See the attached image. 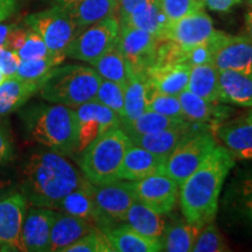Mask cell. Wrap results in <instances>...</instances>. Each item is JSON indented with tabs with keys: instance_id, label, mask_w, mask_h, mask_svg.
Segmentation results:
<instances>
[{
	"instance_id": "16",
	"label": "cell",
	"mask_w": 252,
	"mask_h": 252,
	"mask_svg": "<svg viewBox=\"0 0 252 252\" xmlns=\"http://www.w3.org/2000/svg\"><path fill=\"white\" fill-rule=\"evenodd\" d=\"M56 210L32 206L26 210L23 224V242L26 251L49 252L50 231Z\"/></svg>"
},
{
	"instance_id": "14",
	"label": "cell",
	"mask_w": 252,
	"mask_h": 252,
	"mask_svg": "<svg viewBox=\"0 0 252 252\" xmlns=\"http://www.w3.org/2000/svg\"><path fill=\"white\" fill-rule=\"evenodd\" d=\"M212 18L206 12L197 11L167 25L161 39L188 49L209 42L215 35Z\"/></svg>"
},
{
	"instance_id": "3",
	"label": "cell",
	"mask_w": 252,
	"mask_h": 252,
	"mask_svg": "<svg viewBox=\"0 0 252 252\" xmlns=\"http://www.w3.org/2000/svg\"><path fill=\"white\" fill-rule=\"evenodd\" d=\"M27 135L47 150L63 156L76 154L77 134L75 110L54 104L33 105L21 113Z\"/></svg>"
},
{
	"instance_id": "12",
	"label": "cell",
	"mask_w": 252,
	"mask_h": 252,
	"mask_svg": "<svg viewBox=\"0 0 252 252\" xmlns=\"http://www.w3.org/2000/svg\"><path fill=\"white\" fill-rule=\"evenodd\" d=\"M212 46L213 64L219 70H234L252 77V41L247 35L216 31Z\"/></svg>"
},
{
	"instance_id": "44",
	"label": "cell",
	"mask_w": 252,
	"mask_h": 252,
	"mask_svg": "<svg viewBox=\"0 0 252 252\" xmlns=\"http://www.w3.org/2000/svg\"><path fill=\"white\" fill-rule=\"evenodd\" d=\"M20 62L21 59L17 52L5 46L0 47V71L5 75L6 78L15 76Z\"/></svg>"
},
{
	"instance_id": "54",
	"label": "cell",
	"mask_w": 252,
	"mask_h": 252,
	"mask_svg": "<svg viewBox=\"0 0 252 252\" xmlns=\"http://www.w3.org/2000/svg\"><path fill=\"white\" fill-rule=\"evenodd\" d=\"M245 118L248 119V121H250V122H252V108L250 109V111L248 112V115L245 116Z\"/></svg>"
},
{
	"instance_id": "47",
	"label": "cell",
	"mask_w": 252,
	"mask_h": 252,
	"mask_svg": "<svg viewBox=\"0 0 252 252\" xmlns=\"http://www.w3.org/2000/svg\"><path fill=\"white\" fill-rule=\"evenodd\" d=\"M204 6L212 11L225 13L231 11L236 5H238L242 0H203Z\"/></svg>"
},
{
	"instance_id": "46",
	"label": "cell",
	"mask_w": 252,
	"mask_h": 252,
	"mask_svg": "<svg viewBox=\"0 0 252 252\" xmlns=\"http://www.w3.org/2000/svg\"><path fill=\"white\" fill-rule=\"evenodd\" d=\"M28 31L30 28H23V27H19L17 25H14L13 30L11 31L9 35L7 37V41H6V45L5 47L7 48L14 50V52H18L19 49L21 48V46L24 45L25 39H26Z\"/></svg>"
},
{
	"instance_id": "45",
	"label": "cell",
	"mask_w": 252,
	"mask_h": 252,
	"mask_svg": "<svg viewBox=\"0 0 252 252\" xmlns=\"http://www.w3.org/2000/svg\"><path fill=\"white\" fill-rule=\"evenodd\" d=\"M14 158V146L11 135L5 127H0V165L9 162Z\"/></svg>"
},
{
	"instance_id": "9",
	"label": "cell",
	"mask_w": 252,
	"mask_h": 252,
	"mask_svg": "<svg viewBox=\"0 0 252 252\" xmlns=\"http://www.w3.org/2000/svg\"><path fill=\"white\" fill-rule=\"evenodd\" d=\"M94 198L99 214L100 230L125 222L126 214L137 200L133 181L118 180L94 185Z\"/></svg>"
},
{
	"instance_id": "15",
	"label": "cell",
	"mask_w": 252,
	"mask_h": 252,
	"mask_svg": "<svg viewBox=\"0 0 252 252\" xmlns=\"http://www.w3.org/2000/svg\"><path fill=\"white\" fill-rule=\"evenodd\" d=\"M27 204L23 193L17 191L0 201V251H26L23 224Z\"/></svg>"
},
{
	"instance_id": "25",
	"label": "cell",
	"mask_w": 252,
	"mask_h": 252,
	"mask_svg": "<svg viewBox=\"0 0 252 252\" xmlns=\"http://www.w3.org/2000/svg\"><path fill=\"white\" fill-rule=\"evenodd\" d=\"M41 82L24 81L18 77H8L0 84V117L17 111L36 93Z\"/></svg>"
},
{
	"instance_id": "33",
	"label": "cell",
	"mask_w": 252,
	"mask_h": 252,
	"mask_svg": "<svg viewBox=\"0 0 252 252\" xmlns=\"http://www.w3.org/2000/svg\"><path fill=\"white\" fill-rule=\"evenodd\" d=\"M91 64L94 70L98 72L100 78L116 82L125 88L131 70L127 61L118 49L117 45Z\"/></svg>"
},
{
	"instance_id": "1",
	"label": "cell",
	"mask_w": 252,
	"mask_h": 252,
	"mask_svg": "<svg viewBox=\"0 0 252 252\" xmlns=\"http://www.w3.org/2000/svg\"><path fill=\"white\" fill-rule=\"evenodd\" d=\"M83 179L63 154L50 150L36 151L25 161L21 173L20 193L34 207L56 210L64 196Z\"/></svg>"
},
{
	"instance_id": "36",
	"label": "cell",
	"mask_w": 252,
	"mask_h": 252,
	"mask_svg": "<svg viewBox=\"0 0 252 252\" xmlns=\"http://www.w3.org/2000/svg\"><path fill=\"white\" fill-rule=\"evenodd\" d=\"M64 59L65 55L54 54L42 59L21 60L14 77H18L24 81L41 82L53 68L61 64Z\"/></svg>"
},
{
	"instance_id": "29",
	"label": "cell",
	"mask_w": 252,
	"mask_h": 252,
	"mask_svg": "<svg viewBox=\"0 0 252 252\" xmlns=\"http://www.w3.org/2000/svg\"><path fill=\"white\" fill-rule=\"evenodd\" d=\"M187 89L210 103L220 102V70L213 63L194 65Z\"/></svg>"
},
{
	"instance_id": "24",
	"label": "cell",
	"mask_w": 252,
	"mask_h": 252,
	"mask_svg": "<svg viewBox=\"0 0 252 252\" xmlns=\"http://www.w3.org/2000/svg\"><path fill=\"white\" fill-rule=\"evenodd\" d=\"M193 130L191 124L181 126V127L168 128L154 133L130 135V140L133 145L143 147L158 156L167 158L171 154L175 147L180 144V141Z\"/></svg>"
},
{
	"instance_id": "28",
	"label": "cell",
	"mask_w": 252,
	"mask_h": 252,
	"mask_svg": "<svg viewBox=\"0 0 252 252\" xmlns=\"http://www.w3.org/2000/svg\"><path fill=\"white\" fill-rule=\"evenodd\" d=\"M202 226L189 223L187 220H178L166 225L160 238L161 251L188 252L193 250L194 243Z\"/></svg>"
},
{
	"instance_id": "41",
	"label": "cell",
	"mask_w": 252,
	"mask_h": 252,
	"mask_svg": "<svg viewBox=\"0 0 252 252\" xmlns=\"http://www.w3.org/2000/svg\"><path fill=\"white\" fill-rule=\"evenodd\" d=\"M160 7L169 23L179 20L197 11H203V0H160Z\"/></svg>"
},
{
	"instance_id": "34",
	"label": "cell",
	"mask_w": 252,
	"mask_h": 252,
	"mask_svg": "<svg viewBox=\"0 0 252 252\" xmlns=\"http://www.w3.org/2000/svg\"><path fill=\"white\" fill-rule=\"evenodd\" d=\"M182 111L186 121L191 124H207V123H217L219 109L208 100L201 98L191 91L186 89L179 94Z\"/></svg>"
},
{
	"instance_id": "30",
	"label": "cell",
	"mask_w": 252,
	"mask_h": 252,
	"mask_svg": "<svg viewBox=\"0 0 252 252\" xmlns=\"http://www.w3.org/2000/svg\"><path fill=\"white\" fill-rule=\"evenodd\" d=\"M121 23L140 28L161 39L163 31L169 21L167 20L159 2L156 0H150L147 4L135 9L133 13L121 17Z\"/></svg>"
},
{
	"instance_id": "55",
	"label": "cell",
	"mask_w": 252,
	"mask_h": 252,
	"mask_svg": "<svg viewBox=\"0 0 252 252\" xmlns=\"http://www.w3.org/2000/svg\"><path fill=\"white\" fill-rule=\"evenodd\" d=\"M6 80V76H5V75L4 74H2V72L1 71H0V84H1L2 83V82H4Z\"/></svg>"
},
{
	"instance_id": "56",
	"label": "cell",
	"mask_w": 252,
	"mask_h": 252,
	"mask_svg": "<svg viewBox=\"0 0 252 252\" xmlns=\"http://www.w3.org/2000/svg\"><path fill=\"white\" fill-rule=\"evenodd\" d=\"M245 1H247V4L252 8V0H245Z\"/></svg>"
},
{
	"instance_id": "22",
	"label": "cell",
	"mask_w": 252,
	"mask_h": 252,
	"mask_svg": "<svg viewBox=\"0 0 252 252\" xmlns=\"http://www.w3.org/2000/svg\"><path fill=\"white\" fill-rule=\"evenodd\" d=\"M116 252H158L161 251L160 239L141 235L128 224L112 225L103 230Z\"/></svg>"
},
{
	"instance_id": "52",
	"label": "cell",
	"mask_w": 252,
	"mask_h": 252,
	"mask_svg": "<svg viewBox=\"0 0 252 252\" xmlns=\"http://www.w3.org/2000/svg\"><path fill=\"white\" fill-rule=\"evenodd\" d=\"M245 35L252 41V8L245 15Z\"/></svg>"
},
{
	"instance_id": "21",
	"label": "cell",
	"mask_w": 252,
	"mask_h": 252,
	"mask_svg": "<svg viewBox=\"0 0 252 252\" xmlns=\"http://www.w3.org/2000/svg\"><path fill=\"white\" fill-rule=\"evenodd\" d=\"M93 188L94 185L83 176L80 185L62 198L56 210L89 220L98 228L99 214L94 202Z\"/></svg>"
},
{
	"instance_id": "4",
	"label": "cell",
	"mask_w": 252,
	"mask_h": 252,
	"mask_svg": "<svg viewBox=\"0 0 252 252\" xmlns=\"http://www.w3.org/2000/svg\"><path fill=\"white\" fill-rule=\"evenodd\" d=\"M100 76L94 68L67 64L53 68L41 81L39 94L43 99L69 108H78L94 99Z\"/></svg>"
},
{
	"instance_id": "48",
	"label": "cell",
	"mask_w": 252,
	"mask_h": 252,
	"mask_svg": "<svg viewBox=\"0 0 252 252\" xmlns=\"http://www.w3.org/2000/svg\"><path fill=\"white\" fill-rule=\"evenodd\" d=\"M15 189H17V185L13 178L4 172H0V201L15 193Z\"/></svg>"
},
{
	"instance_id": "42",
	"label": "cell",
	"mask_w": 252,
	"mask_h": 252,
	"mask_svg": "<svg viewBox=\"0 0 252 252\" xmlns=\"http://www.w3.org/2000/svg\"><path fill=\"white\" fill-rule=\"evenodd\" d=\"M17 53L21 60L42 59L54 55V53L50 52L48 47H47L42 37L32 30L28 31L24 45L21 46V48Z\"/></svg>"
},
{
	"instance_id": "17",
	"label": "cell",
	"mask_w": 252,
	"mask_h": 252,
	"mask_svg": "<svg viewBox=\"0 0 252 252\" xmlns=\"http://www.w3.org/2000/svg\"><path fill=\"white\" fill-rule=\"evenodd\" d=\"M190 69L187 63H167L152 65L145 72V76L152 90L179 96L187 89Z\"/></svg>"
},
{
	"instance_id": "35",
	"label": "cell",
	"mask_w": 252,
	"mask_h": 252,
	"mask_svg": "<svg viewBox=\"0 0 252 252\" xmlns=\"http://www.w3.org/2000/svg\"><path fill=\"white\" fill-rule=\"evenodd\" d=\"M231 206L238 219L252 230V174L243 175L235 181Z\"/></svg>"
},
{
	"instance_id": "7",
	"label": "cell",
	"mask_w": 252,
	"mask_h": 252,
	"mask_svg": "<svg viewBox=\"0 0 252 252\" xmlns=\"http://www.w3.org/2000/svg\"><path fill=\"white\" fill-rule=\"evenodd\" d=\"M24 23L42 37L50 52L54 54L65 55V49L80 33L70 12L59 5L27 15Z\"/></svg>"
},
{
	"instance_id": "5",
	"label": "cell",
	"mask_w": 252,
	"mask_h": 252,
	"mask_svg": "<svg viewBox=\"0 0 252 252\" xmlns=\"http://www.w3.org/2000/svg\"><path fill=\"white\" fill-rule=\"evenodd\" d=\"M130 145V138L121 126L105 132L77 154L82 174L93 185L118 180L119 168Z\"/></svg>"
},
{
	"instance_id": "10",
	"label": "cell",
	"mask_w": 252,
	"mask_h": 252,
	"mask_svg": "<svg viewBox=\"0 0 252 252\" xmlns=\"http://www.w3.org/2000/svg\"><path fill=\"white\" fill-rule=\"evenodd\" d=\"M117 47L128 63L131 72L145 74L156 62L160 40L149 32L119 23Z\"/></svg>"
},
{
	"instance_id": "18",
	"label": "cell",
	"mask_w": 252,
	"mask_h": 252,
	"mask_svg": "<svg viewBox=\"0 0 252 252\" xmlns=\"http://www.w3.org/2000/svg\"><path fill=\"white\" fill-rule=\"evenodd\" d=\"M216 135L236 160L252 161V122L244 117L220 123Z\"/></svg>"
},
{
	"instance_id": "32",
	"label": "cell",
	"mask_w": 252,
	"mask_h": 252,
	"mask_svg": "<svg viewBox=\"0 0 252 252\" xmlns=\"http://www.w3.org/2000/svg\"><path fill=\"white\" fill-rule=\"evenodd\" d=\"M189 124H191V123L184 121V119L167 117L161 113L147 110L146 112H144L140 117L134 119V121L122 122L121 128L130 137V135L154 133V132L181 127V126Z\"/></svg>"
},
{
	"instance_id": "13",
	"label": "cell",
	"mask_w": 252,
	"mask_h": 252,
	"mask_svg": "<svg viewBox=\"0 0 252 252\" xmlns=\"http://www.w3.org/2000/svg\"><path fill=\"white\" fill-rule=\"evenodd\" d=\"M137 198L159 213L167 215L174 210L179 201L180 187L171 176L158 172L146 178L133 181Z\"/></svg>"
},
{
	"instance_id": "49",
	"label": "cell",
	"mask_w": 252,
	"mask_h": 252,
	"mask_svg": "<svg viewBox=\"0 0 252 252\" xmlns=\"http://www.w3.org/2000/svg\"><path fill=\"white\" fill-rule=\"evenodd\" d=\"M149 1L150 0H119V4L122 6L121 17H125V15L133 13L135 9L147 4Z\"/></svg>"
},
{
	"instance_id": "57",
	"label": "cell",
	"mask_w": 252,
	"mask_h": 252,
	"mask_svg": "<svg viewBox=\"0 0 252 252\" xmlns=\"http://www.w3.org/2000/svg\"><path fill=\"white\" fill-rule=\"evenodd\" d=\"M156 1H158V2H160V0H156Z\"/></svg>"
},
{
	"instance_id": "31",
	"label": "cell",
	"mask_w": 252,
	"mask_h": 252,
	"mask_svg": "<svg viewBox=\"0 0 252 252\" xmlns=\"http://www.w3.org/2000/svg\"><path fill=\"white\" fill-rule=\"evenodd\" d=\"M118 5L119 0H81L67 9L81 32L90 25L115 14Z\"/></svg>"
},
{
	"instance_id": "20",
	"label": "cell",
	"mask_w": 252,
	"mask_h": 252,
	"mask_svg": "<svg viewBox=\"0 0 252 252\" xmlns=\"http://www.w3.org/2000/svg\"><path fill=\"white\" fill-rule=\"evenodd\" d=\"M96 228L94 223L80 217L56 212L50 231V251L63 252L65 248Z\"/></svg>"
},
{
	"instance_id": "51",
	"label": "cell",
	"mask_w": 252,
	"mask_h": 252,
	"mask_svg": "<svg viewBox=\"0 0 252 252\" xmlns=\"http://www.w3.org/2000/svg\"><path fill=\"white\" fill-rule=\"evenodd\" d=\"M13 27L14 25L0 24V47H4L6 45V41H7V37Z\"/></svg>"
},
{
	"instance_id": "19",
	"label": "cell",
	"mask_w": 252,
	"mask_h": 252,
	"mask_svg": "<svg viewBox=\"0 0 252 252\" xmlns=\"http://www.w3.org/2000/svg\"><path fill=\"white\" fill-rule=\"evenodd\" d=\"M167 158L158 156L131 143L119 168V179L138 181L154 173L162 172Z\"/></svg>"
},
{
	"instance_id": "6",
	"label": "cell",
	"mask_w": 252,
	"mask_h": 252,
	"mask_svg": "<svg viewBox=\"0 0 252 252\" xmlns=\"http://www.w3.org/2000/svg\"><path fill=\"white\" fill-rule=\"evenodd\" d=\"M216 146L215 137L210 132L193 128L167 157L162 172L180 187Z\"/></svg>"
},
{
	"instance_id": "37",
	"label": "cell",
	"mask_w": 252,
	"mask_h": 252,
	"mask_svg": "<svg viewBox=\"0 0 252 252\" xmlns=\"http://www.w3.org/2000/svg\"><path fill=\"white\" fill-rule=\"evenodd\" d=\"M147 110L161 113V115L167 116V117L186 121L180 99H179L178 96L158 93V91L152 90L151 88L149 97H147Z\"/></svg>"
},
{
	"instance_id": "39",
	"label": "cell",
	"mask_w": 252,
	"mask_h": 252,
	"mask_svg": "<svg viewBox=\"0 0 252 252\" xmlns=\"http://www.w3.org/2000/svg\"><path fill=\"white\" fill-rule=\"evenodd\" d=\"M195 252H223L229 251L228 244L214 222H209L201 228L193 250Z\"/></svg>"
},
{
	"instance_id": "2",
	"label": "cell",
	"mask_w": 252,
	"mask_h": 252,
	"mask_svg": "<svg viewBox=\"0 0 252 252\" xmlns=\"http://www.w3.org/2000/svg\"><path fill=\"white\" fill-rule=\"evenodd\" d=\"M235 162L236 159L231 153L224 146L217 145L196 171L180 186L181 213L189 223L203 226L214 222L220 194Z\"/></svg>"
},
{
	"instance_id": "40",
	"label": "cell",
	"mask_w": 252,
	"mask_h": 252,
	"mask_svg": "<svg viewBox=\"0 0 252 252\" xmlns=\"http://www.w3.org/2000/svg\"><path fill=\"white\" fill-rule=\"evenodd\" d=\"M111 243L105 232L99 228H94L78 241L65 248L63 252H112Z\"/></svg>"
},
{
	"instance_id": "23",
	"label": "cell",
	"mask_w": 252,
	"mask_h": 252,
	"mask_svg": "<svg viewBox=\"0 0 252 252\" xmlns=\"http://www.w3.org/2000/svg\"><path fill=\"white\" fill-rule=\"evenodd\" d=\"M220 102L252 108V77L234 70H220Z\"/></svg>"
},
{
	"instance_id": "27",
	"label": "cell",
	"mask_w": 252,
	"mask_h": 252,
	"mask_svg": "<svg viewBox=\"0 0 252 252\" xmlns=\"http://www.w3.org/2000/svg\"><path fill=\"white\" fill-rule=\"evenodd\" d=\"M150 84L145 74L131 72L124 88V116L122 122H131L147 111Z\"/></svg>"
},
{
	"instance_id": "26",
	"label": "cell",
	"mask_w": 252,
	"mask_h": 252,
	"mask_svg": "<svg viewBox=\"0 0 252 252\" xmlns=\"http://www.w3.org/2000/svg\"><path fill=\"white\" fill-rule=\"evenodd\" d=\"M126 224L146 237L160 239L165 231L166 222L162 215L137 200L132 203L125 217Z\"/></svg>"
},
{
	"instance_id": "43",
	"label": "cell",
	"mask_w": 252,
	"mask_h": 252,
	"mask_svg": "<svg viewBox=\"0 0 252 252\" xmlns=\"http://www.w3.org/2000/svg\"><path fill=\"white\" fill-rule=\"evenodd\" d=\"M185 62L190 67L213 63L212 40L207 43L185 49Z\"/></svg>"
},
{
	"instance_id": "50",
	"label": "cell",
	"mask_w": 252,
	"mask_h": 252,
	"mask_svg": "<svg viewBox=\"0 0 252 252\" xmlns=\"http://www.w3.org/2000/svg\"><path fill=\"white\" fill-rule=\"evenodd\" d=\"M17 9V0H0V23L6 20Z\"/></svg>"
},
{
	"instance_id": "11",
	"label": "cell",
	"mask_w": 252,
	"mask_h": 252,
	"mask_svg": "<svg viewBox=\"0 0 252 252\" xmlns=\"http://www.w3.org/2000/svg\"><path fill=\"white\" fill-rule=\"evenodd\" d=\"M74 110L76 116V154L105 132L121 126L122 119L117 113L96 99L89 100Z\"/></svg>"
},
{
	"instance_id": "8",
	"label": "cell",
	"mask_w": 252,
	"mask_h": 252,
	"mask_svg": "<svg viewBox=\"0 0 252 252\" xmlns=\"http://www.w3.org/2000/svg\"><path fill=\"white\" fill-rule=\"evenodd\" d=\"M119 20L115 15L81 31L65 49V58L94 63L118 42Z\"/></svg>"
},
{
	"instance_id": "58",
	"label": "cell",
	"mask_w": 252,
	"mask_h": 252,
	"mask_svg": "<svg viewBox=\"0 0 252 252\" xmlns=\"http://www.w3.org/2000/svg\"><path fill=\"white\" fill-rule=\"evenodd\" d=\"M203 2H204V1H203Z\"/></svg>"
},
{
	"instance_id": "38",
	"label": "cell",
	"mask_w": 252,
	"mask_h": 252,
	"mask_svg": "<svg viewBox=\"0 0 252 252\" xmlns=\"http://www.w3.org/2000/svg\"><path fill=\"white\" fill-rule=\"evenodd\" d=\"M94 99L115 111L121 119L123 118L124 116V87L121 84L102 78Z\"/></svg>"
},
{
	"instance_id": "53",
	"label": "cell",
	"mask_w": 252,
	"mask_h": 252,
	"mask_svg": "<svg viewBox=\"0 0 252 252\" xmlns=\"http://www.w3.org/2000/svg\"><path fill=\"white\" fill-rule=\"evenodd\" d=\"M80 1L81 0H56V2H58L56 5L62 6V7H64V8H70Z\"/></svg>"
}]
</instances>
